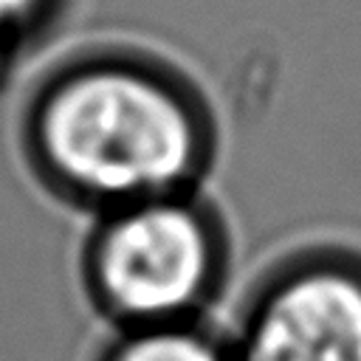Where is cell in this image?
Listing matches in <instances>:
<instances>
[{"label":"cell","mask_w":361,"mask_h":361,"mask_svg":"<svg viewBox=\"0 0 361 361\" xmlns=\"http://www.w3.org/2000/svg\"><path fill=\"white\" fill-rule=\"evenodd\" d=\"M14 144L34 186L87 220L206 189L223 149L217 104L178 56L135 39H93L28 85Z\"/></svg>","instance_id":"cell-1"},{"label":"cell","mask_w":361,"mask_h":361,"mask_svg":"<svg viewBox=\"0 0 361 361\" xmlns=\"http://www.w3.org/2000/svg\"><path fill=\"white\" fill-rule=\"evenodd\" d=\"M234 259L226 209L206 189H189L90 217L76 251V282L107 330L180 324L214 319Z\"/></svg>","instance_id":"cell-2"},{"label":"cell","mask_w":361,"mask_h":361,"mask_svg":"<svg viewBox=\"0 0 361 361\" xmlns=\"http://www.w3.org/2000/svg\"><path fill=\"white\" fill-rule=\"evenodd\" d=\"M223 327L228 361H361V248L305 240L271 254Z\"/></svg>","instance_id":"cell-3"},{"label":"cell","mask_w":361,"mask_h":361,"mask_svg":"<svg viewBox=\"0 0 361 361\" xmlns=\"http://www.w3.org/2000/svg\"><path fill=\"white\" fill-rule=\"evenodd\" d=\"M87 361H228L226 327L217 319L107 330Z\"/></svg>","instance_id":"cell-4"},{"label":"cell","mask_w":361,"mask_h":361,"mask_svg":"<svg viewBox=\"0 0 361 361\" xmlns=\"http://www.w3.org/2000/svg\"><path fill=\"white\" fill-rule=\"evenodd\" d=\"M71 0H0V45L23 56L62 25Z\"/></svg>","instance_id":"cell-5"},{"label":"cell","mask_w":361,"mask_h":361,"mask_svg":"<svg viewBox=\"0 0 361 361\" xmlns=\"http://www.w3.org/2000/svg\"><path fill=\"white\" fill-rule=\"evenodd\" d=\"M17 54H11L8 48H3L0 45V93L6 90V85L11 82V73H14V68H17Z\"/></svg>","instance_id":"cell-6"}]
</instances>
